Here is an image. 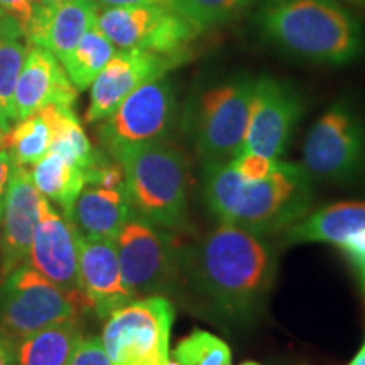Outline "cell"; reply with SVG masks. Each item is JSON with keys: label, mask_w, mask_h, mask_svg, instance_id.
I'll return each instance as SVG.
<instances>
[{"label": "cell", "mask_w": 365, "mask_h": 365, "mask_svg": "<svg viewBox=\"0 0 365 365\" xmlns=\"http://www.w3.org/2000/svg\"><path fill=\"white\" fill-rule=\"evenodd\" d=\"M38 4V0H0V11L14 17L19 22L21 29H24L33 19Z\"/></svg>", "instance_id": "31"}, {"label": "cell", "mask_w": 365, "mask_h": 365, "mask_svg": "<svg viewBox=\"0 0 365 365\" xmlns=\"http://www.w3.org/2000/svg\"><path fill=\"white\" fill-rule=\"evenodd\" d=\"M98 7H135V6H159L173 9V0H95Z\"/></svg>", "instance_id": "33"}, {"label": "cell", "mask_w": 365, "mask_h": 365, "mask_svg": "<svg viewBox=\"0 0 365 365\" xmlns=\"http://www.w3.org/2000/svg\"><path fill=\"white\" fill-rule=\"evenodd\" d=\"M115 247L122 281L134 299L164 296L180 284L181 250L164 228L132 212L118 232Z\"/></svg>", "instance_id": "9"}, {"label": "cell", "mask_w": 365, "mask_h": 365, "mask_svg": "<svg viewBox=\"0 0 365 365\" xmlns=\"http://www.w3.org/2000/svg\"><path fill=\"white\" fill-rule=\"evenodd\" d=\"M354 2H357V4H364V6H365V0H354Z\"/></svg>", "instance_id": "41"}, {"label": "cell", "mask_w": 365, "mask_h": 365, "mask_svg": "<svg viewBox=\"0 0 365 365\" xmlns=\"http://www.w3.org/2000/svg\"><path fill=\"white\" fill-rule=\"evenodd\" d=\"M252 4L254 0H173V11L205 31L235 21Z\"/></svg>", "instance_id": "27"}, {"label": "cell", "mask_w": 365, "mask_h": 365, "mask_svg": "<svg viewBox=\"0 0 365 365\" xmlns=\"http://www.w3.org/2000/svg\"><path fill=\"white\" fill-rule=\"evenodd\" d=\"M41 6H48V7H53V6H59V4H66V2H71V0H38Z\"/></svg>", "instance_id": "36"}, {"label": "cell", "mask_w": 365, "mask_h": 365, "mask_svg": "<svg viewBox=\"0 0 365 365\" xmlns=\"http://www.w3.org/2000/svg\"><path fill=\"white\" fill-rule=\"evenodd\" d=\"M132 215L125 188H102L86 185L71 210L73 225L81 235L115 240Z\"/></svg>", "instance_id": "20"}, {"label": "cell", "mask_w": 365, "mask_h": 365, "mask_svg": "<svg viewBox=\"0 0 365 365\" xmlns=\"http://www.w3.org/2000/svg\"><path fill=\"white\" fill-rule=\"evenodd\" d=\"M259 27L286 53L325 65H346L364 51L357 19L339 0H261Z\"/></svg>", "instance_id": "3"}, {"label": "cell", "mask_w": 365, "mask_h": 365, "mask_svg": "<svg viewBox=\"0 0 365 365\" xmlns=\"http://www.w3.org/2000/svg\"><path fill=\"white\" fill-rule=\"evenodd\" d=\"M43 198L44 195L36 188L31 171L16 164L0 220V279L29 259Z\"/></svg>", "instance_id": "15"}, {"label": "cell", "mask_w": 365, "mask_h": 365, "mask_svg": "<svg viewBox=\"0 0 365 365\" xmlns=\"http://www.w3.org/2000/svg\"><path fill=\"white\" fill-rule=\"evenodd\" d=\"M349 365H365V340H364V345L360 346V350L355 354V357L350 360Z\"/></svg>", "instance_id": "35"}, {"label": "cell", "mask_w": 365, "mask_h": 365, "mask_svg": "<svg viewBox=\"0 0 365 365\" xmlns=\"http://www.w3.org/2000/svg\"><path fill=\"white\" fill-rule=\"evenodd\" d=\"M186 58L188 53L159 54L143 49H117L90 86V105L85 120L88 124L105 120L132 91L150 80L161 78L185 63Z\"/></svg>", "instance_id": "12"}, {"label": "cell", "mask_w": 365, "mask_h": 365, "mask_svg": "<svg viewBox=\"0 0 365 365\" xmlns=\"http://www.w3.org/2000/svg\"><path fill=\"white\" fill-rule=\"evenodd\" d=\"M276 266L267 240L228 223L181 249L182 277L213 313L232 323H247L261 314Z\"/></svg>", "instance_id": "1"}, {"label": "cell", "mask_w": 365, "mask_h": 365, "mask_svg": "<svg viewBox=\"0 0 365 365\" xmlns=\"http://www.w3.org/2000/svg\"><path fill=\"white\" fill-rule=\"evenodd\" d=\"M4 140H6V132L0 129V149H4Z\"/></svg>", "instance_id": "38"}, {"label": "cell", "mask_w": 365, "mask_h": 365, "mask_svg": "<svg viewBox=\"0 0 365 365\" xmlns=\"http://www.w3.org/2000/svg\"><path fill=\"white\" fill-rule=\"evenodd\" d=\"M240 365H261V364H257V362H244V364H240Z\"/></svg>", "instance_id": "40"}, {"label": "cell", "mask_w": 365, "mask_h": 365, "mask_svg": "<svg viewBox=\"0 0 365 365\" xmlns=\"http://www.w3.org/2000/svg\"><path fill=\"white\" fill-rule=\"evenodd\" d=\"M173 359L180 365H232V350L220 336L195 330L176 345Z\"/></svg>", "instance_id": "28"}, {"label": "cell", "mask_w": 365, "mask_h": 365, "mask_svg": "<svg viewBox=\"0 0 365 365\" xmlns=\"http://www.w3.org/2000/svg\"><path fill=\"white\" fill-rule=\"evenodd\" d=\"M301 98L284 81L255 78L252 107L242 153H255L279 159L301 117ZM240 153V154H242Z\"/></svg>", "instance_id": "13"}, {"label": "cell", "mask_w": 365, "mask_h": 365, "mask_svg": "<svg viewBox=\"0 0 365 365\" xmlns=\"http://www.w3.org/2000/svg\"><path fill=\"white\" fill-rule=\"evenodd\" d=\"M80 289L98 318L134 301L122 281L115 240L86 237L78 232Z\"/></svg>", "instance_id": "16"}, {"label": "cell", "mask_w": 365, "mask_h": 365, "mask_svg": "<svg viewBox=\"0 0 365 365\" xmlns=\"http://www.w3.org/2000/svg\"><path fill=\"white\" fill-rule=\"evenodd\" d=\"M78 90L71 83L61 61L51 51L29 43L14 93L16 122L48 105L73 107Z\"/></svg>", "instance_id": "17"}, {"label": "cell", "mask_w": 365, "mask_h": 365, "mask_svg": "<svg viewBox=\"0 0 365 365\" xmlns=\"http://www.w3.org/2000/svg\"><path fill=\"white\" fill-rule=\"evenodd\" d=\"M2 212H4V208H0V220H2Z\"/></svg>", "instance_id": "42"}, {"label": "cell", "mask_w": 365, "mask_h": 365, "mask_svg": "<svg viewBox=\"0 0 365 365\" xmlns=\"http://www.w3.org/2000/svg\"><path fill=\"white\" fill-rule=\"evenodd\" d=\"M51 145V125L43 112L17 120L6 134L4 149L11 153L16 164L33 166L49 153Z\"/></svg>", "instance_id": "26"}, {"label": "cell", "mask_w": 365, "mask_h": 365, "mask_svg": "<svg viewBox=\"0 0 365 365\" xmlns=\"http://www.w3.org/2000/svg\"><path fill=\"white\" fill-rule=\"evenodd\" d=\"M112 158L124 170V188L132 212L178 232L188 223V161L168 140L115 150Z\"/></svg>", "instance_id": "4"}, {"label": "cell", "mask_w": 365, "mask_h": 365, "mask_svg": "<svg viewBox=\"0 0 365 365\" xmlns=\"http://www.w3.org/2000/svg\"><path fill=\"white\" fill-rule=\"evenodd\" d=\"M117 48L108 41L102 31L95 24L91 29L86 31L78 44L73 48V51L63 59L61 65L65 68L71 83L76 90L83 91L90 88L98 73L103 70Z\"/></svg>", "instance_id": "25"}, {"label": "cell", "mask_w": 365, "mask_h": 365, "mask_svg": "<svg viewBox=\"0 0 365 365\" xmlns=\"http://www.w3.org/2000/svg\"><path fill=\"white\" fill-rule=\"evenodd\" d=\"M68 365H112V360L105 350L102 339L88 336V339H81L76 345Z\"/></svg>", "instance_id": "30"}, {"label": "cell", "mask_w": 365, "mask_h": 365, "mask_svg": "<svg viewBox=\"0 0 365 365\" xmlns=\"http://www.w3.org/2000/svg\"><path fill=\"white\" fill-rule=\"evenodd\" d=\"M81 339L78 319L41 328L16 341V365H68Z\"/></svg>", "instance_id": "21"}, {"label": "cell", "mask_w": 365, "mask_h": 365, "mask_svg": "<svg viewBox=\"0 0 365 365\" xmlns=\"http://www.w3.org/2000/svg\"><path fill=\"white\" fill-rule=\"evenodd\" d=\"M97 27L117 49H143L159 54L188 53L202 31L168 7H103Z\"/></svg>", "instance_id": "11"}, {"label": "cell", "mask_w": 365, "mask_h": 365, "mask_svg": "<svg viewBox=\"0 0 365 365\" xmlns=\"http://www.w3.org/2000/svg\"><path fill=\"white\" fill-rule=\"evenodd\" d=\"M176 118V95L166 78L150 80L132 91L117 110L98 127L100 143L107 153L132 145L166 140Z\"/></svg>", "instance_id": "10"}, {"label": "cell", "mask_w": 365, "mask_h": 365, "mask_svg": "<svg viewBox=\"0 0 365 365\" xmlns=\"http://www.w3.org/2000/svg\"><path fill=\"white\" fill-rule=\"evenodd\" d=\"M175 307L166 296L134 299L108 317L102 341L112 365H166Z\"/></svg>", "instance_id": "8"}, {"label": "cell", "mask_w": 365, "mask_h": 365, "mask_svg": "<svg viewBox=\"0 0 365 365\" xmlns=\"http://www.w3.org/2000/svg\"><path fill=\"white\" fill-rule=\"evenodd\" d=\"M304 171L313 180L357 181L365 173V120L345 100L333 103L309 129L303 145Z\"/></svg>", "instance_id": "7"}, {"label": "cell", "mask_w": 365, "mask_h": 365, "mask_svg": "<svg viewBox=\"0 0 365 365\" xmlns=\"http://www.w3.org/2000/svg\"><path fill=\"white\" fill-rule=\"evenodd\" d=\"M98 11L95 0H71L53 7L38 4L22 33L31 44L48 49L63 61L86 31L97 24Z\"/></svg>", "instance_id": "18"}, {"label": "cell", "mask_w": 365, "mask_h": 365, "mask_svg": "<svg viewBox=\"0 0 365 365\" xmlns=\"http://www.w3.org/2000/svg\"><path fill=\"white\" fill-rule=\"evenodd\" d=\"M166 365H180V362H178V360H175V359H170L166 362Z\"/></svg>", "instance_id": "39"}, {"label": "cell", "mask_w": 365, "mask_h": 365, "mask_svg": "<svg viewBox=\"0 0 365 365\" xmlns=\"http://www.w3.org/2000/svg\"><path fill=\"white\" fill-rule=\"evenodd\" d=\"M27 261L46 279L68 293L81 291L78 279V230L71 220L49 205L46 196L41 202L39 222Z\"/></svg>", "instance_id": "14"}, {"label": "cell", "mask_w": 365, "mask_h": 365, "mask_svg": "<svg viewBox=\"0 0 365 365\" xmlns=\"http://www.w3.org/2000/svg\"><path fill=\"white\" fill-rule=\"evenodd\" d=\"M27 48L29 41L19 22L7 14H0V129L6 134L16 124L14 93Z\"/></svg>", "instance_id": "22"}, {"label": "cell", "mask_w": 365, "mask_h": 365, "mask_svg": "<svg viewBox=\"0 0 365 365\" xmlns=\"http://www.w3.org/2000/svg\"><path fill=\"white\" fill-rule=\"evenodd\" d=\"M203 193L222 223L255 235L286 232L312 212V178L301 164L277 159L271 175L247 181L230 164H203Z\"/></svg>", "instance_id": "2"}, {"label": "cell", "mask_w": 365, "mask_h": 365, "mask_svg": "<svg viewBox=\"0 0 365 365\" xmlns=\"http://www.w3.org/2000/svg\"><path fill=\"white\" fill-rule=\"evenodd\" d=\"M41 112L44 113L51 125L49 153L61 154L63 158L83 171L90 170L103 158V154L93 149L73 107L48 105V107L41 108Z\"/></svg>", "instance_id": "23"}, {"label": "cell", "mask_w": 365, "mask_h": 365, "mask_svg": "<svg viewBox=\"0 0 365 365\" xmlns=\"http://www.w3.org/2000/svg\"><path fill=\"white\" fill-rule=\"evenodd\" d=\"M0 365H16V341L0 328Z\"/></svg>", "instance_id": "34"}, {"label": "cell", "mask_w": 365, "mask_h": 365, "mask_svg": "<svg viewBox=\"0 0 365 365\" xmlns=\"http://www.w3.org/2000/svg\"><path fill=\"white\" fill-rule=\"evenodd\" d=\"M90 303L81 293H68L22 264L0 279V328L14 341L41 328L78 319Z\"/></svg>", "instance_id": "6"}, {"label": "cell", "mask_w": 365, "mask_h": 365, "mask_svg": "<svg viewBox=\"0 0 365 365\" xmlns=\"http://www.w3.org/2000/svg\"><path fill=\"white\" fill-rule=\"evenodd\" d=\"M31 176L41 195L59 205L63 215L70 220L73 205L86 186L85 171L71 164L61 154L48 153L34 164Z\"/></svg>", "instance_id": "24"}, {"label": "cell", "mask_w": 365, "mask_h": 365, "mask_svg": "<svg viewBox=\"0 0 365 365\" xmlns=\"http://www.w3.org/2000/svg\"><path fill=\"white\" fill-rule=\"evenodd\" d=\"M365 234V202H340L309 212L286 230L287 244L323 242L341 247Z\"/></svg>", "instance_id": "19"}, {"label": "cell", "mask_w": 365, "mask_h": 365, "mask_svg": "<svg viewBox=\"0 0 365 365\" xmlns=\"http://www.w3.org/2000/svg\"><path fill=\"white\" fill-rule=\"evenodd\" d=\"M277 159H269L266 156L255 153H242L239 156L232 159L230 166L239 173V175L247 181L264 180L271 175Z\"/></svg>", "instance_id": "29"}, {"label": "cell", "mask_w": 365, "mask_h": 365, "mask_svg": "<svg viewBox=\"0 0 365 365\" xmlns=\"http://www.w3.org/2000/svg\"><path fill=\"white\" fill-rule=\"evenodd\" d=\"M14 166H16V161L12 159L11 153L7 149H0V208H4V203H6L7 188L9 182H11Z\"/></svg>", "instance_id": "32"}, {"label": "cell", "mask_w": 365, "mask_h": 365, "mask_svg": "<svg viewBox=\"0 0 365 365\" xmlns=\"http://www.w3.org/2000/svg\"><path fill=\"white\" fill-rule=\"evenodd\" d=\"M359 272H360V279H362V286H364V291H365V264L362 266H357Z\"/></svg>", "instance_id": "37"}, {"label": "cell", "mask_w": 365, "mask_h": 365, "mask_svg": "<svg viewBox=\"0 0 365 365\" xmlns=\"http://www.w3.org/2000/svg\"><path fill=\"white\" fill-rule=\"evenodd\" d=\"M0 14H2V11H0Z\"/></svg>", "instance_id": "43"}, {"label": "cell", "mask_w": 365, "mask_h": 365, "mask_svg": "<svg viewBox=\"0 0 365 365\" xmlns=\"http://www.w3.org/2000/svg\"><path fill=\"white\" fill-rule=\"evenodd\" d=\"M255 78L239 75L210 86L188 112V127L202 164H227L239 156L247 134Z\"/></svg>", "instance_id": "5"}]
</instances>
